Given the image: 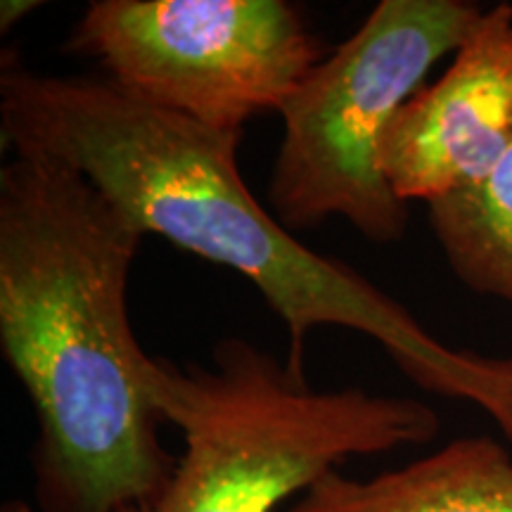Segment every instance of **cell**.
Instances as JSON below:
<instances>
[{
    "label": "cell",
    "instance_id": "cell-1",
    "mask_svg": "<svg viewBox=\"0 0 512 512\" xmlns=\"http://www.w3.org/2000/svg\"><path fill=\"white\" fill-rule=\"evenodd\" d=\"M0 133L15 155L36 152L72 166L145 235L245 275L283 318L294 375L306 377L313 330L361 332L408 380L472 401L512 439V358L446 347L366 275L294 238L242 178V131H214L162 110L107 76L38 74L5 48Z\"/></svg>",
    "mask_w": 512,
    "mask_h": 512
},
{
    "label": "cell",
    "instance_id": "cell-2",
    "mask_svg": "<svg viewBox=\"0 0 512 512\" xmlns=\"http://www.w3.org/2000/svg\"><path fill=\"white\" fill-rule=\"evenodd\" d=\"M145 238L69 164L19 152L0 169V347L36 411L41 512H143L176 470L157 358L128 320Z\"/></svg>",
    "mask_w": 512,
    "mask_h": 512
},
{
    "label": "cell",
    "instance_id": "cell-3",
    "mask_svg": "<svg viewBox=\"0 0 512 512\" xmlns=\"http://www.w3.org/2000/svg\"><path fill=\"white\" fill-rule=\"evenodd\" d=\"M155 396L185 448L143 512H275L344 460L425 444L439 432L427 403L361 387L313 389L240 337L223 339L211 366L157 358Z\"/></svg>",
    "mask_w": 512,
    "mask_h": 512
},
{
    "label": "cell",
    "instance_id": "cell-4",
    "mask_svg": "<svg viewBox=\"0 0 512 512\" xmlns=\"http://www.w3.org/2000/svg\"><path fill=\"white\" fill-rule=\"evenodd\" d=\"M482 15L470 0L377 3L278 112L283 140L266 190L275 219L292 233L344 219L375 245L399 242L408 204L382 174V136Z\"/></svg>",
    "mask_w": 512,
    "mask_h": 512
},
{
    "label": "cell",
    "instance_id": "cell-5",
    "mask_svg": "<svg viewBox=\"0 0 512 512\" xmlns=\"http://www.w3.org/2000/svg\"><path fill=\"white\" fill-rule=\"evenodd\" d=\"M107 79L214 131L280 112L323 46L285 0H91L67 41Z\"/></svg>",
    "mask_w": 512,
    "mask_h": 512
},
{
    "label": "cell",
    "instance_id": "cell-6",
    "mask_svg": "<svg viewBox=\"0 0 512 512\" xmlns=\"http://www.w3.org/2000/svg\"><path fill=\"white\" fill-rule=\"evenodd\" d=\"M512 150V5L498 3L448 69L389 121L380 166L403 202H437L484 181Z\"/></svg>",
    "mask_w": 512,
    "mask_h": 512
},
{
    "label": "cell",
    "instance_id": "cell-7",
    "mask_svg": "<svg viewBox=\"0 0 512 512\" xmlns=\"http://www.w3.org/2000/svg\"><path fill=\"white\" fill-rule=\"evenodd\" d=\"M290 512H512V458L491 437L456 439L368 479L332 470Z\"/></svg>",
    "mask_w": 512,
    "mask_h": 512
},
{
    "label": "cell",
    "instance_id": "cell-8",
    "mask_svg": "<svg viewBox=\"0 0 512 512\" xmlns=\"http://www.w3.org/2000/svg\"><path fill=\"white\" fill-rule=\"evenodd\" d=\"M427 216L460 283L512 304V150L484 181L427 204Z\"/></svg>",
    "mask_w": 512,
    "mask_h": 512
},
{
    "label": "cell",
    "instance_id": "cell-9",
    "mask_svg": "<svg viewBox=\"0 0 512 512\" xmlns=\"http://www.w3.org/2000/svg\"><path fill=\"white\" fill-rule=\"evenodd\" d=\"M38 8H43L41 0H3L0 3V31L8 34V31L15 29L22 19H27Z\"/></svg>",
    "mask_w": 512,
    "mask_h": 512
},
{
    "label": "cell",
    "instance_id": "cell-10",
    "mask_svg": "<svg viewBox=\"0 0 512 512\" xmlns=\"http://www.w3.org/2000/svg\"><path fill=\"white\" fill-rule=\"evenodd\" d=\"M0 512H34V508H31L29 503L19 501V498H12V501H5L3 508H0Z\"/></svg>",
    "mask_w": 512,
    "mask_h": 512
}]
</instances>
